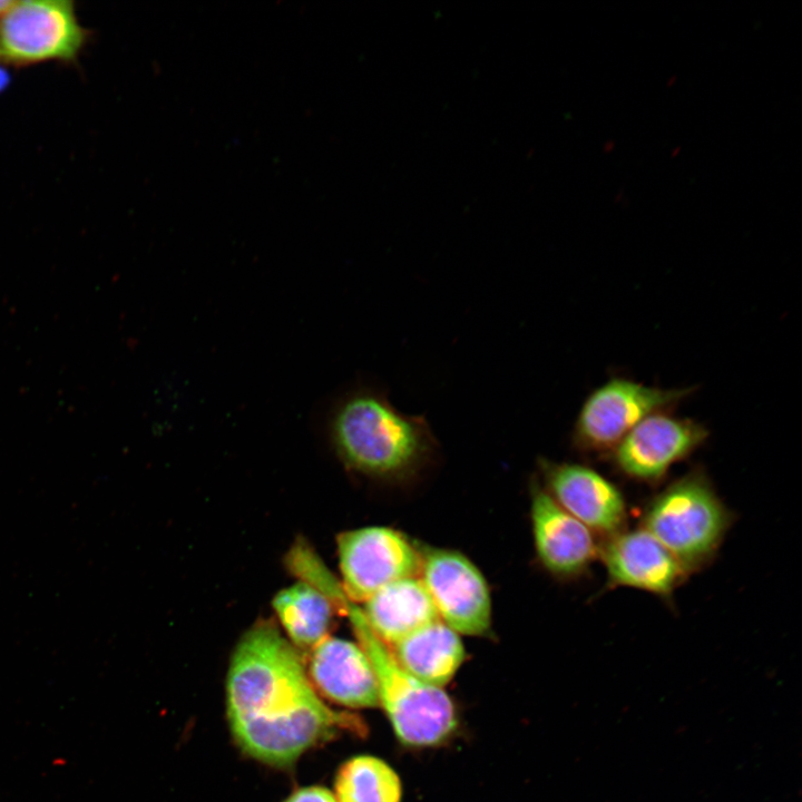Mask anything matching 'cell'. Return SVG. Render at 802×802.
<instances>
[{"label":"cell","instance_id":"obj_13","mask_svg":"<svg viewBox=\"0 0 802 802\" xmlns=\"http://www.w3.org/2000/svg\"><path fill=\"white\" fill-rule=\"evenodd\" d=\"M315 692L350 708L380 704L372 664L356 642L329 635L309 652L305 666Z\"/></svg>","mask_w":802,"mask_h":802},{"label":"cell","instance_id":"obj_18","mask_svg":"<svg viewBox=\"0 0 802 802\" xmlns=\"http://www.w3.org/2000/svg\"><path fill=\"white\" fill-rule=\"evenodd\" d=\"M283 802H336V799L326 788L311 785L293 791Z\"/></svg>","mask_w":802,"mask_h":802},{"label":"cell","instance_id":"obj_12","mask_svg":"<svg viewBox=\"0 0 802 802\" xmlns=\"http://www.w3.org/2000/svg\"><path fill=\"white\" fill-rule=\"evenodd\" d=\"M530 522L537 559L552 577L578 579L598 559L596 535L565 511L538 482L531 487Z\"/></svg>","mask_w":802,"mask_h":802},{"label":"cell","instance_id":"obj_9","mask_svg":"<svg viewBox=\"0 0 802 802\" xmlns=\"http://www.w3.org/2000/svg\"><path fill=\"white\" fill-rule=\"evenodd\" d=\"M708 429L691 418L658 412L634 427L607 456L625 478L656 486L671 468L708 439Z\"/></svg>","mask_w":802,"mask_h":802},{"label":"cell","instance_id":"obj_2","mask_svg":"<svg viewBox=\"0 0 802 802\" xmlns=\"http://www.w3.org/2000/svg\"><path fill=\"white\" fill-rule=\"evenodd\" d=\"M329 436L348 469L379 480L417 473L432 459L437 444L424 415L401 412L385 392L369 387L334 404Z\"/></svg>","mask_w":802,"mask_h":802},{"label":"cell","instance_id":"obj_5","mask_svg":"<svg viewBox=\"0 0 802 802\" xmlns=\"http://www.w3.org/2000/svg\"><path fill=\"white\" fill-rule=\"evenodd\" d=\"M694 390L664 389L614 376L584 400L573 426L571 444L584 454L608 456L640 421L674 409Z\"/></svg>","mask_w":802,"mask_h":802},{"label":"cell","instance_id":"obj_19","mask_svg":"<svg viewBox=\"0 0 802 802\" xmlns=\"http://www.w3.org/2000/svg\"><path fill=\"white\" fill-rule=\"evenodd\" d=\"M16 1L0 0V18L14 4Z\"/></svg>","mask_w":802,"mask_h":802},{"label":"cell","instance_id":"obj_14","mask_svg":"<svg viewBox=\"0 0 802 802\" xmlns=\"http://www.w3.org/2000/svg\"><path fill=\"white\" fill-rule=\"evenodd\" d=\"M362 605L360 610L365 623L388 646L440 619L419 576L383 587Z\"/></svg>","mask_w":802,"mask_h":802},{"label":"cell","instance_id":"obj_10","mask_svg":"<svg viewBox=\"0 0 802 802\" xmlns=\"http://www.w3.org/2000/svg\"><path fill=\"white\" fill-rule=\"evenodd\" d=\"M538 467L542 488L596 536L603 539L626 529V499L612 480L589 466L575 462L541 458Z\"/></svg>","mask_w":802,"mask_h":802},{"label":"cell","instance_id":"obj_1","mask_svg":"<svg viewBox=\"0 0 802 802\" xmlns=\"http://www.w3.org/2000/svg\"><path fill=\"white\" fill-rule=\"evenodd\" d=\"M226 713L237 746L275 767L292 766L306 751L341 731L365 733L356 715L324 704L300 652L271 620L253 624L232 653Z\"/></svg>","mask_w":802,"mask_h":802},{"label":"cell","instance_id":"obj_11","mask_svg":"<svg viewBox=\"0 0 802 802\" xmlns=\"http://www.w3.org/2000/svg\"><path fill=\"white\" fill-rule=\"evenodd\" d=\"M598 559L606 570L605 588H635L667 603L688 577L675 557L643 528L603 538Z\"/></svg>","mask_w":802,"mask_h":802},{"label":"cell","instance_id":"obj_3","mask_svg":"<svg viewBox=\"0 0 802 802\" xmlns=\"http://www.w3.org/2000/svg\"><path fill=\"white\" fill-rule=\"evenodd\" d=\"M734 518L704 469L693 468L646 502L640 528L689 575L713 561Z\"/></svg>","mask_w":802,"mask_h":802},{"label":"cell","instance_id":"obj_7","mask_svg":"<svg viewBox=\"0 0 802 802\" xmlns=\"http://www.w3.org/2000/svg\"><path fill=\"white\" fill-rule=\"evenodd\" d=\"M419 550L418 576L440 620L459 635H486L492 623V603L480 569L453 549L423 546Z\"/></svg>","mask_w":802,"mask_h":802},{"label":"cell","instance_id":"obj_4","mask_svg":"<svg viewBox=\"0 0 802 802\" xmlns=\"http://www.w3.org/2000/svg\"><path fill=\"white\" fill-rule=\"evenodd\" d=\"M338 606L350 618L358 643L372 664L380 704L400 742L412 747L446 742L458 726L450 696L441 687L426 684L407 673L394 659L390 647L370 629L360 607L343 593Z\"/></svg>","mask_w":802,"mask_h":802},{"label":"cell","instance_id":"obj_16","mask_svg":"<svg viewBox=\"0 0 802 802\" xmlns=\"http://www.w3.org/2000/svg\"><path fill=\"white\" fill-rule=\"evenodd\" d=\"M273 609L286 639L309 653L330 635L338 606L321 589L300 580L275 595Z\"/></svg>","mask_w":802,"mask_h":802},{"label":"cell","instance_id":"obj_8","mask_svg":"<svg viewBox=\"0 0 802 802\" xmlns=\"http://www.w3.org/2000/svg\"><path fill=\"white\" fill-rule=\"evenodd\" d=\"M342 591L362 604L383 587L419 575L420 550L410 539L385 526L341 532L336 540Z\"/></svg>","mask_w":802,"mask_h":802},{"label":"cell","instance_id":"obj_17","mask_svg":"<svg viewBox=\"0 0 802 802\" xmlns=\"http://www.w3.org/2000/svg\"><path fill=\"white\" fill-rule=\"evenodd\" d=\"M336 802H401L402 784L398 773L373 755H356L344 761L334 779Z\"/></svg>","mask_w":802,"mask_h":802},{"label":"cell","instance_id":"obj_15","mask_svg":"<svg viewBox=\"0 0 802 802\" xmlns=\"http://www.w3.org/2000/svg\"><path fill=\"white\" fill-rule=\"evenodd\" d=\"M389 647L407 673L437 687L452 679L466 656L460 635L440 619Z\"/></svg>","mask_w":802,"mask_h":802},{"label":"cell","instance_id":"obj_6","mask_svg":"<svg viewBox=\"0 0 802 802\" xmlns=\"http://www.w3.org/2000/svg\"><path fill=\"white\" fill-rule=\"evenodd\" d=\"M88 37L72 1H16L0 18V65L19 68L50 60L74 62Z\"/></svg>","mask_w":802,"mask_h":802}]
</instances>
